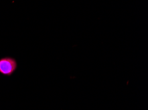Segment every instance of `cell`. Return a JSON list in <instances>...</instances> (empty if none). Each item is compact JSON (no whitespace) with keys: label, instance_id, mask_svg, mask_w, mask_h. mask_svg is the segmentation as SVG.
<instances>
[{"label":"cell","instance_id":"6da1fadb","mask_svg":"<svg viewBox=\"0 0 148 110\" xmlns=\"http://www.w3.org/2000/svg\"><path fill=\"white\" fill-rule=\"evenodd\" d=\"M18 68L15 58L12 56H5L0 58V74L6 77H11Z\"/></svg>","mask_w":148,"mask_h":110}]
</instances>
